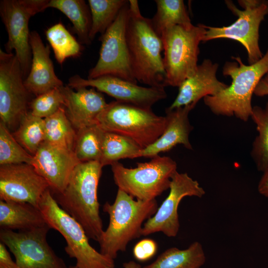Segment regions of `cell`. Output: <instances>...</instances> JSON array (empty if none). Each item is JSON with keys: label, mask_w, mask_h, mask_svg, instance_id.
Instances as JSON below:
<instances>
[{"label": "cell", "mask_w": 268, "mask_h": 268, "mask_svg": "<svg viewBox=\"0 0 268 268\" xmlns=\"http://www.w3.org/2000/svg\"><path fill=\"white\" fill-rule=\"evenodd\" d=\"M123 266L124 268H143L140 265L134 261L125 263Z\"/></svg>", "instance_id": "f35d334b"}, {"label": "cell", "mask_w": 268, "mask_h": 268, "mask_svg": "<svg viewBox=\"0 0 268 268\" xmlns=\"http://www.w3.org/2000/svg\"><path fill=\"white\" fill-rule=\"evenodd\" d=\"M205 33L206 29L202 24L190 27L175 25L162 32L165 86L179 87L195 73L198 66L199 44Z\"/></svg>", "instance_id": "52a82bcc"}, {"label": "cell", "mask_w": 268, "mask_h": 268, "mask_svg": "<svg viewBox=\"0 0 268 268\" xmlns=\"http://www.w3.org/2000/svg\"><path fill=\"white\" fill-rule=\"evenodd\" d=\"M56 8L63 13L72 24V30L79 43L89 45L91 15L89 7L83 0H49L48 8Z\"/></svg>", "instance_id": "603a6c76"}, {"label": "cell", "mask_w": 268, "mask_h": 268, "mask_svg": "<svg viewBox=\"0 0 268 268\" xmlns=\"http://www.w3.org/2000/svg\"><path fill=\"white\" fill-rule=\"evenodd\" d=\"M258 190L261 195L268 198V169L263 172L258 184Z\"/></svg>", "instance_id": "74e56055"}, {"label": "cell", "mask_w": 268, "mask_h": 268, "mask_svg": "<svg viewBox=\"0 0 268 268\" xmlns=\"http://www.w3.org/2000/svg\"><path fill=\"white\" fill-rule=\"evenodd\" d=\"M29 43L32 54V62L29 73L24 80L28 91L36 97L64 85L55 73L50 58V47L44 45L36 31L30 32Z\"/></svg>", "instance_id": "ffe728a7"}, {"label": "cell", "mask_w": 268, "mask_h": 268, "mask_svg": "<svg viewBox=\"0 0 268 268\" xmlns=\"http://www.w3.org/2000/svg\"><path fill=\"white\" fill-rule=\"evenodd\" d=\"M64 104L60 88H56L33 99L30 104V112L36 117L45 119L56 113Z\"/></svg>", "instance_id": "836d02e7"}, {"label": "cell", "mask_w": 268, "mask_h": 268, "mask_svg": "<svg viewBox=\"0 0 268 268\" xmlns=\"http://www.w3.org/2000/svg\"><path fill=\"white\" fill-rule=\"evenodd\" d=\"M251 118L258 132L251 155L258 170L264 172L268 169V102L264 108L253 107Z\"/></svg>", "instance_id": "f546056e"}, {"label": "cell", "mask_w": 268, "mask_h": 268, "mask_svg": "<svg viewBox=\"0 0 268 268\" xmlns=\"http://www.w3.org/2000/svg\"><path fill=\"white\" fill-rule=\"evenodd\" d=\"M254 94L260 97L268 95V73L260 81Z\"/></svg>", "instance_id": "8d00e7d4"}, {"label": "cell", "mask_w": 268, "mask_h": 268, "mask_svg": "<svg viewBox=\"0 0 268 268\" xmlns=\"http://www.w3.org/2000/svg\"><path fill=\"white\" fill-rule=\"evenodd\" d=\"M45 141L73 151L76 131L68 119L64 106L52 115L44 119Z\"/></svg>", "instance_id": "484cf974"}, {"label": "cell", "mask_w": 268, "mask_h": 268, "mask_svg": "<svg viewBox=\"0 0 268 268\" xmlns=\"http://www.w3.org/2000/svg\"><path fill=\"white\" fill-rule=\"evenodd\" d=\"M156 200H135L118 189L113 204L106 202L103 209L109 216V223L98 243L100 252L114 260L120 251L126 250L128 243L141 236L142 223L151 217L158 209Z\"/></svg>", "instance_id": "277c9868"}, {"label": "cell", "mask_w": 268, "mask_h": 268, "mask_svg": "<svg viewBox=\"0 0 268 268\" xmlns=\"http://www.w3.org/2000/svg\"><path fill=\"white\" fill-rule=\"evenodd\" d=\"M102 167L98 161L80 162L64 191L52 195L59 206L80 224L89 239L98 242L104 232L97 197Z\"/></svg>", "instance_id": "7a4b0ae2"}, {"label": "cell", "mask_w": 268, "mask_h": 268, "mask_svg": "<svg viewBox=\"0 0 268 268\" xmlns=\"http://www.w3.org/2000/svg\"><path fill=\"white\" fill-rule=\"evenodd\" d=\"M157 245L155 241L150 239H144L139 241L134 247L133 254L139 261H145L151 258L156 253Z\"/></svg>", "instance_id": "e575fe53"}, {"label": "cell", "mask_w": 268, "mask_h": 268, "mask_svg": "<svg viewBox=\"0 0 268 268\" xmlns=\"http://www.w3.org/2000/svg\"><path fill=\"white\" fill-rule=\"evenodd\" d=\"M235 62H226L223 74L229 76L231 84L214 96L203 98L205 105L214 114L235 116L247 122L251 117L252 97L263 76L268 73V48L262 59L252 64L245 65L239 56L232 57Z\"/></svg>", "instance_id": "3957f363"}, {"label": "cell", "mask_w": 268, "mask_h": 268, "mask_svg": "<svg viewBox=\"0 0 268 268\" xmlns=\"http://www.w3.org/2000/svg\"><path fill=\"white\" fill-rule=\"evenodd\" d=\"M77 268L76 266H71L69 268Z\"/></svg>", "instance_id": "ab89813d"}, {"label": "cell", "mask_w": 268, "mask_h": 268, "mask_svg": "<svg viewBox=\"0 0 268 268\" xmlns=\"http://www.w3.org/2000/svg\"><path fill=\"white\" fill-rule=\"evenodd\" d=\"M17 142L33 156L45 140L44 119L29 111L21 120L12 134Z\"/></svg>", "instance_id": "4dcf8cb0"}, {"label": "cell", "mask_w": 268, "mask_h": 268, "mask_svg": "<svg viewBox=\"0 0 268 268\" xmlns=\"http://www.w3.org/2000/svg\"><path fill=\"white\" fill-rule=\"evenodd\" d=\"M156 12L151 19L153 27L160 36L167 28L180 25H193L182 0H155Z\"/></svg>", "instance_id": "d4e9b609"}, {"label": "cell", "mask_w": 268, "mask_h": 268, "mask_svg": "<svg viewBox=\"0 0 268 268\" xmlns=\"http://www.w3.org/2000/svg\"><path fill=\"white\" fill-rule=\"evenodd\" d=\"M194 107L188 105L173 109H166L167 123L161 136L146 148L141 149L138 157L152 158L161 152L170 150L178 144L188 149H193L189 135L193 129L189 119L190 112Z\"/></svg>", "instance_id": "44dd1931"}, {"label": "cell", "mask_w": 268, "mask_h": 268, "mask_svg": "<svg viewBox=\"0 0 268 268\" xmlns=\"http://www.w3.org/2000/svg\"><path fill=\"white\" fill-rule=\"evenodd\" d=\"M129 168L122 163H113L111 169L115 184L137 200H155L169 189L171 180L177 171V164L168 156H156L146 162L137 163Z\"/></svg>", "instance_id": "ba28073f"}, {"label": "cell", "mask_w": 268, "mask_h": 268, "mask_svg": "<svg viewBox=\"0 0 268 268\" xmlns=\"http://www.w3.org/2000/svg\"><path fill=\"white\" fill-rule=\"evenodd\" d=\"M169 189L168 196L155 213L143 224L141 235L161 232L168 237H175L180 227L178 208L181 200L187 196L201 198L205 194L197 181L186 173L178 171L171 178Z\"/></svg>", "instance_id": "5bb4252c"}, {"label": "cell", "mask_w": 268, "mask_h": 268, "mask_svg": "<svg viewBox=\"0 0 268 268\" xmlns=\"http://www.w3.org/2000/svg\"><path fill=\"white\" fill-rule=\"evenodd\" d=\"M67 85L72 89L92 87L113 97L116 101L151 108L167 97L164 88L144 87L111 75L85 79L76 74L68 79Z\"/></svg>", "instance_id": "9a60e30c"}, {"label": "cell", "mask_w": 268, "mask_h": 268, "mask_svg": "<svg viewBox=\"0 0 268 268\" xmlns=\"http://www.w3.org/2000/svg\"><path fill=\"white\" fill-rule=\"evenodd\" d=\"M129 6L126 37L134 75L137 81L149 87L164 88L161 37L154 29L151 19L141 15L137 0H129Z\"/></svg>", "instance_id": "6da1fadb"}, {"label": "cell", "mask_w": 268, "mask_h": 268, "mask_svg": "<svg viewBox=\"0 0 268 268\" xmlns=\"http://www.w3.org/2000/svg\"><path fill=\"white\" fill-rule=\"evenodd\" d=\"M32 160L33 156L17 142L9 130L0 122V165H31Z\"/></svg>", "instance_id": "d6a6232c"}, {"label": "cell", "mask_w": 268, "mask_h": 268, "mask_svg": "<svg viewBox=\"0 0 268 268\" xmlns=\"http://www.w3.org/2000/svg\"><path fill=\"white\" fill-rule=\"evenodd\" d=\"M167 123L165 116L157 115L151 108L117 101L108 103L97 119L103 131L127 137L142 149L161 136Z\"/></svg>", "instance_id": "5b68a950"}, {"label": "cell", "mask_w": 268, "mask_h": 268, "mask_svg": "<svg viewBox=\"0 0 268 268\" xmlns=\"http://www.w3.org/2000/svg\"><path fill=\"white\" fill-rule=\"evenodd\" d=\"M48 189V182L30 164L0 166V200L28 203L38 208Z\"/></svg>", "instance_id": "2e32d148"}, {"label": "cell", "mask_w": 268, "mask_h": 268, "mask_svg": "<svg viewBox=\"0 0 268 268\" xmlns=\"http://www.w3.org/2000/svg\"><path fill=\"white\" fill-rule=\"evenodd\" d=\"M129 16L128 0L114 22L100 37L99 59L89 70L87 78L111 75L137 83L131 66L127 41Z\"/></svg>", "instance_id": "8fae6325"}, {"label": "cell", "mask_w": 268, "mask_h": 268, "mask_svg": "<svg viewBox=\"0 0 268 268\" xmlns=\"http://www.w3.org/2000/svg\"><path fill=\"white\" fill-rule=\"evenodd\" d=\"M243 9L238 8L231 0H226L228 8L237 16L231 25L221 27H211L203 24L206 33L202 42L216 39H229L240 43L246 49L249 65L262 58L259 44V27L268 13V2L261 0H239Z\"/></svg>", "instance_id": "9c48e42d"}, {"label": "cell", "mask_w": 268, "mask_h": 268, "mask_svg": "<svg viewBox=\"0 0 268 268\" xmlns=\"http://www.w3.org/2000/svg\"><path fill=\"white\" fill-rule=\"evenodd\" d=\"M80 162L73 150L45 141L33 156L31 165L48 182L52 195H56L64 191Z\"/></svg>", "instance_id": "e0dca14e"}, {"label": "cell", "mask_w": 268, "mask_h": 268, "mask_svg": "<svg viewBox=\"0 0 268 268\" xmlns=\"http://www.w3.org/2000/svg\"><path fill=\"white\" fill-rule=\"evenodd\" d=\"M60 89L64 98L66 115L76 131L97 124L98 116L108 104L101 92L87 87L74 91L67 85Z\"/></svg>", "instance_id": "ac0fdd59"}, {"label": "cell", "mask_w": 268, "mask_h": 268, "mask_svg": "<svg viewBox=\"0 0 268 268\" xmlns=\"http://www.w3.org/2000/svg\"><path fill=\"white\" fill-rule=\"evenodd\" d=\"M127 0H88L91 15L89 38L92 42L98 33L103 34L114 22Z\"/></svg>", "instance_id": "f1b7e54d"}, {"label": "cell", "mask_w": 268, "mask_h": 268, "mask_svg": "<svg viewBox=\"0 0 268 268\" xmlns=\"http://www.w3.org/2000/svg\"><path fill=\"white\" fill-rule=\"evenodd\" d=\"M104 133L97 124L76 131L73 151L80 162H100Z\"/></svg>", "instance_id": "83f0119b"}, {"label": "cell", "mask_w": 268, "mask_h": 268, "mask_svg": "<svg viewBox=\"0 0 268 268\" xmlns=\"http://www.w3.org/2000/svg\"><path fill=\"white\" fill-rule=\"evenodd\" d=\"M15 54L0 50V118L10 131L16 130L28 112L31 94Z\"/></svg>", "instance_id": "4fadbf2b"}, {"label": "cell", "mask_w": 268, "mask_h": 268, "mask_svg": "<svg viewBox=\"0 0 268 268\" xmlns=\"http://www.w3.org/2000/svg\"><path fill=\"white\" fill-rule=\"evenodd\" d=\"M47 39L54 52L57 62L62 65L69 58L78 57L82 46L61 22L49 27L45 32Z\"/></svg>", "instance_id": "1f68e13d"}, {"label": "cell", "mask_w": 268, "mask_h": 268, "mask_svg": "<svg viewBox=\"0 0 268 268\" xmlns=\"http://www.w3.org/2000/svg\"><path fill=\"white\" fill-rule=\"evenodd\" d=\"M205 259L202 245L195 242L186 249H167L153 263L143 268H201Z\"/></svg>", "instance_id": "cb8c5ba5"}, {"label": "cell", "mask_w": 268, "mask_h": 268, "mask_svg": "<svg viewBox=\"0 0 268 268\" xmlns=\"http://www.w3.org/2000/svg\"><path fill=\"white\" fill-rule=\"evenodd\" d=\"M48 225L18 231L1 229L0 242L13 254L18 268H67L49 245Z\"/></svg>", "instance_id": "7c38bea8"}, {"label": "cell", "mask_w": 268, "mask_h": 268, "mask_svg": "<svg viewBox=\"0 0 268 268\" xmlns=\"http://www.w3.org/2000/svg\"><path fill=\"white\" fill-rule=\"evenodd\" d=\"M218 65L204 59L198 65L195 73L186 79L179 87L174 101L168 108L173 109L191 105L195 107L199 101L207 96H214L228 85L219 81L216 76Z\"/></svg>", "instance_id": "d6986e66"}, {"label": "cell", "mask_w": 268, "mask_h": 268, "mask_svg": "<svg viewBox=\"0 0 268 268\" xmlns=\"http://www.w3.org/2000/svg\"><path fill=\"white\" fill-rule=\"evenodd\" d=\"M141 149L132 139L105 131L100 163L104 167L111 165L121 159L135 158Z\"/></svg>", "instance_id": "4316f807"}, {"label": "cell", "mask_w": 268, "mask_h": 268, "mask_svg": "<svg viewBox=\"0 0 268 268\" xmlns=\"http://www.w3.org/2000/svg\"><path fill=\"white\" fill-rule=\"evenodd\" d=\"M0 268H18L6 248V246L0 242Z\"/></svg>", "instance_id": "d590c367"}, {"label": "cell", "mask_w": 268, "mask_h": 268, "mask_svg": "<svg viewBox=\"0 0 268 268\" xmlns=\"http://www.w3.org/2000/svg\"><path fill=\"white\" fill-rule=\"evenodd\" d=\"M38 208L47 224L65 239L66 253L76 260L78 268H114V260L97 251L80 224L58 204L50 189L42 196Z\"/></svg>", "instance_id": "8992f818"}, {"label": "cell", "mask_w": 268, "mask_h": 268, "mask_svg": "<svg viewBox=\"0 0 268 268\" xmlns=\"http://www.w3.org/2000/svg\"><path fill=\"white\" fill-rule=\"evenodd\" d=\"M49 0H2L0 15L8 34L6 52L14 50L25 79L32 62L28 27L30 18L48 8Z\"/></svg>", "instance_id": "30bf717a"}, {"label": "cell", "mask_w": 268, "mask_h": 268, "mask_svg": "<svg viewBox=\"0 0 268 268\" xmlns=\"http://www.w3.org/2000/svg\"><path fill=\"white\" fill-rule=\"evenodd\" d=\"M47 224L38 208L28 203L0 200L1 229L24 231Z\"/></svg>", "instance_id": "7402d4cb"}]
</instances>
